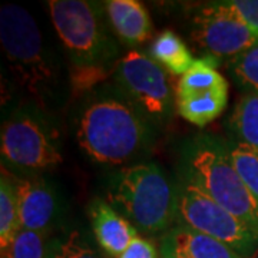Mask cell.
I'll list each match as a JSON object with an SVG mask.
<instances>
[{
  "label": "cell",
  "instance_id": "6da1fadb",
  "mask_svg": "<svg viewBox=\"0 0 258 258\" xmlns=\"http://www.w3.org/2000/svg\"><path fill=\"white\" fill-rule=\"evenodd\" d=\"M76 138L95 162L122 165L144 149L151 128L147 116L126 98L101 96L85 106Z\"/></svg>",
  "mask_w": 258,
  "mask_h": 258
},
{
  "label": "cell",
  "instance_id": "7a4b0ae2",
  "mask_svg": "<svg viewBox=\"0 0 258 258\" xmlns=\"http://www.w3.org/2000/svg\"><path fill=\"white\" fill-rule=\"evenodd\" d=\"M49 13L71 63L72 85L85 91L105 78V66L118 55L116 45L108 36L99 5L85 0H50Z\"/></svg>",
  "mask_w": 258,
  "mask_h": 258
},
{
  "label": "cell",
  "instance_id": "3957f363",
  "mask_svg": "<svg viewBox=\"0 0 258 258\" xmlns=\"http://www.w3.org/2000/svg\"><path fill=\"white\" fill-rule=\"evenodd\" d=\"M0 40L10 72L18 85L46 108L57 96L59 64L45 46L42 33L28 10L18 5L0 9Z\"/></svg>",
  "mask_w": 258,
  "mask_h": 258
},
{
  "label": "cell",
  "instance_id": "277c9868",
  "mask_svg": "<svg viewBox=\"0 0 258 258\" xmlns=\"http://www.w3.org/2000/svg\"><path fill=\"white\" fill-rule=\"evenodd\" d=\"M106 197L116 211L147 234L168 230L178 217V191L154 162L113 172Z\"/></svg>",
  "mask_w": 258,
  "mask_h": 258
},
{
  "label": "cell",
  "instance_id": "5b68a950",
  "mask_svg": "<svg viewBox=\"0 0 258 258\" xmlns=\"http://www.w3.org/2000/svg\"><path fill=\"white\" fill-rule=\"evenodd\" d=\"M189 181L258 237V203L235 171L230 149L211 137H200L188 154Z\"/></svg>",
  "mask_w": 258,
  "mask_h": 258
},
{
  "label": "cell",
  "instance_id": "8992f818",
  "mask_svg": "<svg viewBox=\"0 0 258 258\" xmlns=\"http://www.w3.org/2000/svg\"><path fill=\"white\" fill-rule=\"evenodd\" d=\"M0 151L3 164L22 172H42L62 162L55 134L40 113L18 109L2 126Z\"/></svg>",
  "mask_w": 258,
  "mask_h": 258
},
{
  "label": "cell",
  "instance_id": "52a82bcc",
  "mask_svg": "<svg viewBox=\"0 0 258 258\" xmlns=\"http://www.w3.org/2000/svg\"><path fill=\"white\" fill-rule=\"evenodd\" d=\"M178 217L182 225L218 240L244 258L257 248V235L191 181L178 189Z\"/></svg>",
  "mask_w": 258,
  "mask_h": 258
},
{
  "label": "cell",
  "instance_id": "ba28073f",
  "mask_svg": "<svg viewBox=\"0 0 258 258\" xmlns=\"http://www.w3.org/2000/svg\"><path fill=\"white\" fill-rule=\"evenodd\" d=\"M214 56L195 59L176 86V108L185 120L203 128L221 115L228 103V82Z\"/></svg>",
  "mask_w": 258,
  "mask_h": 258
},
{
  "label": "cell",
  "instance_id": "9c48e42d",
  "mask_svg": "<svg viewBox=\"0 0 258 258\" xmlns=\"http://www.w3.org/2000/svg\"><path fill=\"white\" fill-rule=\"evenodd\" d=\"M120 92L145 116L162 119L172 109V91L164 68L151 56L131 50L122 56L115 69Z\"/></svg>",
  "mask_w": 258,
  "mask_h": 258
},
{
  "label": "cell",
  "instance_id": "30bf717a",
  "mask_svg": "<svg viewBox=\"0 0 258 258\" xmlns=\"http://www.w3.org/2000/svg\"><path fill=\"white\" fill-rule=\"evenodd\" d=\"M192 40L207 56L234 59L255 45L258 37L234 15L225 2H215L203 8L194 18Z\"/></svg>",
  "mask_w": 258,
  "mask_h": 258
},
{
  "label": "cell",
  "instance_id": "8fae6325",
  "mask_svg": "<svg viewBox=\"0 0 258 258\" xmlns=\"http://www.w3.org/2000/svg\"><path fill=\"white\" fill-rule=\"evenodd\" d=\"M15 188L22 230L35 231L45 235L59 214V201L55 189L40 178H16Z\"/></svg>",
  "mask_w": 258,
  "mask_h": 258
},
{
  "label": "cell",
  "instance_id": "7c38bea8",
  "mask_svg": "<svg viewBox=\"0 0 258 258\" xmlns=\"http://www.w3.org/2000/svg\"><path fill=\"white\" fill-rule=\"evenodd\" d=\"M89 217L96 242L109 257L119 258L137 237V228L101 198H95L91 203Z\"/></svg>",
  "mask_w": 258,
  "mask_h": 258
},
{
  "label": "cell",
  "instance_id": "4fadbf2b",
  "mask_svg": "<svg viewBox=\"0 0 258 258\" xmlns=\"http://www.w3.org/2000/svg\"><path fill=\"white\" fill-rule=\"evenodd\" d=\"M162 258H244L218 240L186 225L169 230L161 240Z\"/></svg>",
  "mask_w": 258,
  "mask_h": 258
},
{
  "label": "cell",
  "instance_id": "5bb4252c",
  "mask_svg": "<svg viewBox=\"0 0 258 258\" xmlns=\"http://www.w3.org/2000/svg\"><path fill=\"white\" fill-rule=\"evenodd\" d=\"M105 10L112 28L128 46L147 42L152 33V20L147 8L138 0H109Z\"/></svg>",
  "mask_w": 258,
  "mask_h": 258
},
{
  "label": "cell",
  "instance_id": "9a60e30c",
  "mask_svg": "<svg viewBox=\"0 0 258 258\" xmlns=\"http://www.w3.org/2000/svg\"><path fill=\"white\" fill-rule=\"evenodd\" d=\"M151 59L171 75H185L195 62L192 53L184 40L172 30H165L154 40L151 46Z\"/></svg>",
  "mask_w": 258,
  "mask_h": 258
},
{
  "label": "cell",
  "instance_id": "2e32d148",
  "mask_svg": "<svg viewBox=\"0 0 258 258\" xmlns=\"http://www.w3.org/2000/svg\"><path fill=\"white\" fill-rule=\"evenodd\" d=\"M22 230L19 221L18 198L15 179H12L5 168L2 169L0 179V248L2 251L9 247V244Z\"/></svg>",
  "mask_w": 258,
  "mask_h": 258
},
{
  "label": "cell",
  "instance_id": "e0dca14e",
  "mask_svg": "<svg viewBox=\"0 0 258 258\" xmlns=\"http://www.w3.org/2000/svg\"><path fill=\"white\" fill-rule=\"evenodd\" d=\"M230 125L238 144L258 149V93L248 92L241 98L231 116Z\"/></svg>",
  "mask_w": 258,
  "mask_h": 258
},
{
  "label": "cell",
  "instance_id": "ac0fdd59",
  "mask_svg": "<svg viewBox=\"0 0 258 258\" xmlns=\"http://www.w3.org/2000/svg\"><path fill=\"white\" fill-rule=\"evenodd\" d=\"M230 158L242 182L258 203V149L235 144L230 148Z\"/></svg>",
  "mask_w": 258,
  "mask_h": 258
},
{
  "label": "cell",
  "instance_id": "d6986e66",
  "mask_svg": "<svg viewBox=\"0 0 258 258\" xmlns=\"http://www.w3.org/2000/svg\"><path fill=\"white\" fill-rule=\"evenodd\" d=\"M47 258H105L78 231L57 237L47 245Z\"/></svg>",
  "mask_w": 258,
  "mask_h": 258
},
{
  "label": "cell",
  "instance_id": "ffe728a7",
  "mask_svg": "<svg viewBox=\"0 0 258 258\" xmlns=\"http://www.w3.org/2000/svg\"><path fill=\"white\" fill-rule=\"evenodd\" d=\"M230 72L241 88L258 93V42L231 59Z\"/></svg>",
  "mask_w": 258,
  "mask_h": 258
},
{
  "label": "cell",
  "instance_id": "44dd1931",
  "mask_svg": "<svg viewBox=\"0 0 258 258\" xmlns=\"http://www.w3.org/2000/svg\"><path fill=\"white\" fill-rule=\"evenodd\" d=\"M45 235L35 231L20 230L9 244L2 251V258H47Z\"/></svg>",
  "mask_w": 258,
  "mask_h": 258
},
{
  "label": "cell",
  "instance_id": "7402d4cb",
  "mask_svg": "<svg viewBox=\"0 0 258 258\" xmlns=\"http://www.w3.org/2000/svg\"><path fill=\"white\" fill-rule=\"evenodd\" d=\"M225 3L234 12V15L258 37V0H230Z\"/></svg>",
  "mask_w": 258,
  "mask_h": 258
},
{
  "label": "cell",
  "instance_id": "603a6c76",
  "mask_svg": "<svg viewBox=\"0 0 258 258\" xmlns=\"http://www.w3.org/2000/svg\"><path fill=\"white\" fill-rule=\"evenodd\" d=\"M157 247L147 238L137 235L119 258H157Z\"/></svg>",
  "mask_w": 258,
  "mask_h": 258
}]
</instances>
